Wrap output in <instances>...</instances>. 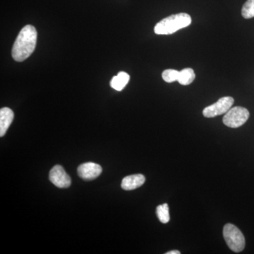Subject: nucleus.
Segmentation results:
<instances>
[{
    "label": "nucleus",
    "instance_id": "f03ea898",
    "mask_svg": "<svg viewBox=\"0 0 254 254\" xmlns=\"http://www.w3.org/2000/svg\"><path fill=\"white\" fill-rule=\"evenodd\" d=\"M191 23V17L187 13H179L164 18L155 25V33L157 35H170L186 28Z\"/></svg>",
    "mask_w": 254,
    "mask_h": 254
},
{
    "label": "nucleus",
    "instance_id": "9d476101",
    "mask_svg": "<svg viewBox=\"0 0 254 254\" xmlns=\"http://www.w3.org/2000/svg\"><path fill=\"white\" fill-rule=\"evenodd\" d=\"M129 79L130 76L128 73L125 71H121V72L118 73L117 76H115L112 78L111 81H110V86L116 91H123L125 86L128 84Z\"/></svg>",
    "mask_w": 254,
    "mask_h": 254
},
{
    "label": "nucleus",
    "instance_id": "f257e3e1",
    "mask_svg": "<svg viewBox=\"0 0 254 254\" xmlns=\"http://www.w3.org/2000/svg\"><path fill=\"white\" fill-rule=\"evenodd\" d=\"M37 35L36 28L31 25H27L21 29L14 42L11 53L15 61L23 62L31 56L36 49Z\"/></svg>",
    "mask_w": 254,
    "mask_h": 254
},
{
    "label": "nucleus",
    "instance_id": "4468645a",
    "mask_svg": "<svg viewBox=\"0 0 254 254\" xmlns=\"http://www.w3.org/2000/svg\"><path fill=\"white\" fill-rule=\"evenodd\" d=\"M180 71L175 69H166L162 73V77L167 83H173L178 81Z\"/></svg>",
    "mask_w": 254,
    "mask_h": 254
},
{
    "label": "nucleus",
    "instance_id": "9b49d317",
    "mask_svg": "<svg viewBox=\"0 0 254 254\" xmlns=\"http://www.w3.org/2000/svg\"><path fill=\"white\" fill-rule=\"evenodd\" d=\"M195 78L194 71L192 68H186L180 71V76H179L178 82L183 86L190 85Z\"/></svg>",
    "mask_w": 254,
    "mask_h": 254
},
{
    "label": "nucleus",
    "instance_id": "0eeeda50",
    "mask_svg": "<svg viewBox=\"0 0 254 254\" xmlns=\"http://www.w3.org/2000/svg\"><path fill=\"white\" fill-rule=\"evenodd\" d=\"M78 175L86 181L95 180L101 175L103 169L100 165L94 163H86L79 165L78 168Z\"/></svg>",
    "mask_w": 254,
    "mask_h": 254
},
{
    "label": "nucleus",
    "instance_id": "2eb2a0df",
    "mask_svg": "<svg viewBox=\"0 0 254 254\" xmlns=\"http://www.w3.org/2000/svg\"><path fill=\"white\" fill-rule=\"evenodd\" d=\"M180 252L179 251H171V252H167L166 254H180Z\"/></svg>",
    "mask_w": 254,
    "mask_h": 254
},
{
    "label": "nucleus",
    "instance_id": "f8f14e48",
    "mask_svg": "<svg viewBox=\"0 0 254 254\" xmlns=\"http://www.w3.org/2000/svg\"><path fill=\"white\" fill-rule=\"evenodd\" d=\"M156 213L159 220L162 223L166 224L170 221V217L169 213V206L167 203L158 205L156 209Z\"/></svg>",
    "mask_w": 254,
    "mask_h": 254
},
{
    "label": "nucleus",
    "instance_id": "6e6552de",
    "mask_svg": "<svg viewBox=\"0 0 254 254\" xmlns=\"http://www.w3.org/2000/svg\"><path fill=\"white\" fill-rule=\"evenodd\" d=\"M145 178L141 174L129 175L123 179L121 187L124 190H131L139 188L145 183Z\"/></svg>",
    "mask_w": 254,
    "mask_h": 254
},
{
    "label": "nucleus",
    "instance_id": "ddd939ff",
    "mask_svg": "<svg viewBox=\"0 0 254 254\" xmlns=\"http://www.w3.org/2000/svg\"><path fill=\"white\" fill-rule=\"evenodd\" d=\"M242 15L247 19L254 17V0H247L242 9Z\"/></svg>",
    "mask_w": 254,
    "mask_h": 254
},
{
    "label": "nucleus",
    "instance_id": "1a4fd4ad",
    "mask_svg": "<svg viewBox=\"0 0 254 254\" xmlns=\"http://www.w3.org/2000/svg\"><path fill=\"white\" fill-rule=\"evenodd\" d=\"M14 118V114L10 108H3L0 110V136H4Z\"/></svg>",
    "mask_w": 254,
    "mask_h": 254
},
{
    "label": "nucleus",
    "instance_id": "39448f33",
    "mask_svg": "<svg viewBox=\"0 0 254 254\" xmlns=\"http://www.w3.org/2000/svg\"><path fill=\"white\" fill-rule=\"evenodd\" d=\"M235 100L232 97H223L214 104L206 107L203 111V116L207 118H212L226 114L231 108Z\"/></svg>",
    "mask_w": 254,
    "mask_h": 254
},
{
    "label": "nucleus",
    "instance_id": "7ed1b4c3",
    "mask_svg": "<svg viewBox=\"0 0 254 254\" xmlns=\"http://www.w3.org/2000/svg\"><path fill=\"white\" fill-rule=\"evenodd\" d=\"M223 237L232 252L240 253L245 247V238L238 227L228 223L223 228Z\"/></svg>",
    "mask_w": 254,
    "mask_h": 254
},
{
    "label": "nucleus",
    "instance_id": "423d86ee",
    "mask_svg": "<svg viewBox=\"0 0 254 254\" xmlns=\"http://www.w3.org/2000/svg\"><path fill=\"white\" fill-rule=\"evenodd\" d=\"M49 179L50 182L58 188H68L71 186V177L65 172L61 165H55L50 170Z\"/></svg>",
    "mask_w": 254,
    "mask_h": 254
},
{
    "label": "nucleus",
    "instance_id": "20e7f679",
    "mask_svg": "<svg viewBox=\"0 0 254 254\" xmlns=\"http://www.w3.org/2000/svg\"><path fill=\"white\" fill-rule=\"evenodd\" d=\"M249 110L242 107L237 106L230 110L224 116V125L230 128H238L245 125L250 118Z\"/></svg>",
    "mask_w": 254,
    "mask_h": 254
}]
</instances>
